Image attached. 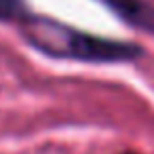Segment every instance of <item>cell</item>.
Wrapping results in <instances>:
<instances>
[{"instance_id": "obj_1", "label": "cell", "mask_w": 154, "mask_h": 154, "mask_svg": "<svg viewBox=\"0 0 154 154\" xmlns=\"http://www.w3.org/2000/svg\"><path fill=\"white\" fill-rule=\"evenodd\" d=\"M21 38L38 53L70 59L82 63H120L135 61L143 55V49L135 42L97 36L63 23L51 15H30L19 26Z\"/></svg>"}, {"instance_id": "obj_2", "label": "cell", "mask_w": 154, "mask_h": 154, "mask_svg": "<svg viewBox=\"0 0 154 154\" xmlns=\"http://www.w3.org/2000/svg\"><path fill=\"white\" fill-rule=\"evenodd\" d=\"M131 28L154 34V5L148 0H97Z\"/></svg>"}, {"instance_id": "obj_4", "label": "cell", "mask_w": 154, "mask_h": 154, "mask_svg": "<svg viewBox=\"0 0 154 154\" xmlns=\"http://www.w3.org/2000/svg\"><path fill=\"white\" fill-rule=\"evenodd\" d=\"M122 154H139V152H131V150H129V152H122Z\"/></svg>"}, {"instance_id": "obj_3", "label": "cell", "mask_w": 154, "mask_h": 154, "mask_svg": "<svg viewBox=\"0 0 154 154\" xmlns=\"http://www.w3.org/2000/svg\"><path fill=\"white\" fill-rule=\"evenodd\" d=\"M30 15H34V13L26 0H0V21H9V23L19 26Z\"/></svg>"}]
</instances>
